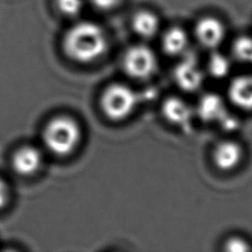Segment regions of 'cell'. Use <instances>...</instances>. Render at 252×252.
I'll return each mask as SVG.
<instances>
[{"label":"cell","instance_id":"obj_4","mask_svg":"<svg viewBox=\"0 0 252 252\" xmlns=\"http://www.w3.org/2000/svg\"><path fill=\"white\" fill-rule=\"evenodd\" d=\"M122 64L127 75L134 79L144 80L156 72L158 59L149 46L136 44L126 50Z\"/></svg>","mask_w":252,"mask_h":252},{"label":"cell","instance_id":"obj_8","mask_svg":"<svg viewBox=\"0 0 252 252\" xmlns=\"http://www.w3.org/2000/svg\"><path fill=\"white\" fill-rule=\"evenodd\" d=\"M228 96L237 107L252 111V75L233 79L228 87Z\"/></svg>","mask_w":252,"mask_h":252},{"label":"cell","instance_id":"obj_3","mask_svg":"<svg viewBox=\"0 0 252 252\" xmlns=\"http://www.w3.org/2000/svg\"><path fill=\"white\" fill-rule=\"evenodd\" d=\"M139 103L138 94L124 84H112L102 93L100 108L112 121H122L129 117Z\"/></svg>","mask_w":252,"mask_h":252},{"label":"cell","instance_id":"obj_1","mask_svg":"<svg viewBox=\"0 0 252 252\" xmlns=\"http://www.w3.org/2000/svg\"><path fill=\"white\" fill-rule=\"evenodd\" d=\"M63 49L72 60L91 63L106 51L107 36L96 23L81 21L66 32L63 37Z\"/></svg>","mask_w":252,"mask_h":252},{"label":"cell","instance_id":"obj_7","mask_svg":"<svg viewBox=\"0 0 252 252\" xmlns=\"http://www.w3.org/2000/svg\"><path fill=\"white\" fill-rule=\"evenodd\" d=\"M42 164V154L36 147L23 146L12 158V165L18 174L32 175L39 170Z\"/></svg>","mask_w":252,"mask_h":252},{"label":"cell","instance_id":"obj_16","mask_svg":"<svg viewBox=\"0 0 252 252\" xmlns=\"http://www.w3.org/2000/svg\"><path fill=\"white\" fill-rule=\"evenodd\" d=\"M220 101L214 95L207 97L203 99L201 104V111L205 117H209L212 113V117L218 112V110H220Z\"/></svg>","mask_w":252,"mask_h":252},{"label":"cell","instance_id":"obj_12","mask_svg":"<svg viewBox=\"0 0 252 252\" xmlns=\"http://www.w3.org/2000/svg\"><path fill=\"white\" fill-rule=\"evenodd\" d=\"M176 79L181 88L185 90H195L202 82V75L196 64L187 61L177 68Z\"/></svg>","mask_w":252,"mask_h":252},{"label":"cell","instance_id":"obj_13","mask_svg":"<svg viewBox=\"0 0 252 252\" xmlns=\"http://www.w3.org/2000/svg\"><path fill=\"white\" fill-rule=\"evenodd\" d=\"M57 10L66 17L79 15L84 7L83 0H55Z\"/></svg>","mask_w":252,"mask_h":252},{"label":"cell","instance_id":"obj_19","mask_svg":"<svg viewBox=\"0 0 252 252\" xmlns=\"http://www.w3.org/2000/svg\"><path fill=\"white\" fill-rule=\"evenodd\" d=\"M9 189L6 182L0 178V209H2L8 202Z\"/></svg>","mask_w":252,"mask_h":252},{"label":"cell","instance_id":"obj_18","mask_svg":"<svg viewBox=\"0 0 252 252\" xmlns=\"http://www.w3.org/2000/svg\"><path fill=\"white\" fill-rule=\"evenodd\" d=\"M90 1L97 9L108 11L118 7L123 0H90Z\"/></svg>","mask_w":252,"mask_h":252},{"label":"cell","instance_id":"obj_6","mask_svg":"<svg viewBox=\"0 0 252 252\" xmlns=\"http://www.w3.org/2000/svg\"><path fill=\"white\" fill-rule=\"evenodd\" d=\"M212 158L217 168L221 171H230L241 162L243 150L235 141H221L215 147Z\"/></svg>","mask_w":252,"mask_h":252},{"label":"cell","instance_id":"obj_17","mask_svg":"<svg viewBox=\"0 0 252 252\" xmlns=\"http://www.w3.org/2000/svg\"><path fill=\"white\" fill-rule=\"evenodd\" d=\"M235 51L241 58H249L252 56V38L241 37L235 43Z\"/></svg>","mask_w":252,"mask_h":252},{"label":"cell","instance_id":"obj_11","mask_svg":"<svg viewBox=\"0 0 252 252\" xmlns=\"http://www.w3.org/2000/svg\"><path fill=\"white\" fill-rule=\"evenodd\" d=\"M162 113L166 120L175 125H185L191 119V109L189 105L176 97L168 98L162 105Z\"/></svg>","mask_w":252,"mask_h":252},{"label":"cell","instance_id":"obj_9","mask_svg":"<svg viewBox=\"0 0 252 252\" xmlns=\"http://www.w3.org/2000/svg\"><path fill=\"white\" fill-rule=\"evenodd\" d=\"M132 29L134 32L145 39L153 38L159 31L160 22L157 14L149 10H140L132 18Z\"/></svg>","mask_w":252,"mask_h":252},{"label":"cell","instance_id":"obj_15","mask_svg":"<svg viewBox=\"0 0 252 252\" xmlns=\"http://www.w3.org/2000/svg\"><path fill=\"white\" fill-rule=\"evenodd\" d=\"M209 67H210L211 73H213L215 76L221 77L228 72L229 64L227 59L220 54V55H215L211 58Z\"/></svg>","mask_w":252,"mask_h":252},{"label":"cell","instance_id":"obj_5","mask_svg":"<svg viewBox=\"0 0 252 252\" xmlns=\"http://www.w3.org/2000/svg\"><path fill=\"white\" fill-rule=\"evenodd\" d=\"M194 34L203 47L215 49L224 39L225 27L220 19L213 16H205L200 18L195 24Z\"/></svg>","mask_w":252,"mask_h":252},{"label":"cell","instance_id":"obj_2","mask_svg":"<svg viewBox=\"0 0 252 252\" xmlns=\"http://www.w3.org/2000/svg\"><path fill=\"white\" fill-rule=\"evenodd\" d=\"M81 127L72 117L62 115L49 120L42 132V142L51 154L65 157L72 154L80 144Z\"/></svg>","mask_w":252,"mask_h":252},{"label":"cell","instance_id":"obj_14","mask_svg":"<svg viewBox=\"0 0 252 252\" xmlns=\"http://www.w3.org/2000/svg\"><path fill=\"white\" fill-rule=\"evenodd\" d=\"M223 249L228 252H247L251 250V246L244 238L232 236L224 241Z\"/></svg>","mask_w":252,"mask_h":252},{"label":"cell","instance_id":"obj_10","mask_svg":"<svg viewBox=\"0 0 252 252\" xmlns=\"http://www.w3.org/2000/svg\"><path fill=\"white\" fill-rule=\"evenodd\" d=\"M189 38L187 32L180 27L168 29L162 36L161 46L165 53L171 56L180 55L188 47Z\"/></svg>","mask_w":252,"mask_h":252}]
</instances>
